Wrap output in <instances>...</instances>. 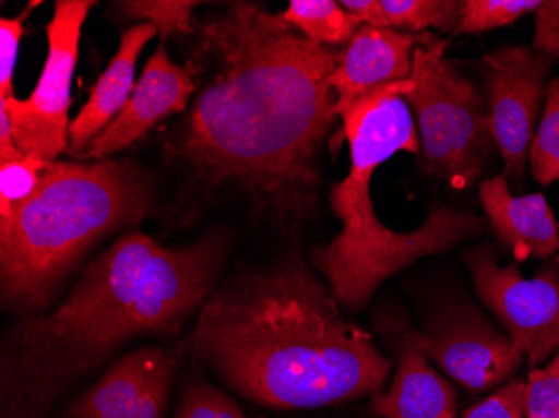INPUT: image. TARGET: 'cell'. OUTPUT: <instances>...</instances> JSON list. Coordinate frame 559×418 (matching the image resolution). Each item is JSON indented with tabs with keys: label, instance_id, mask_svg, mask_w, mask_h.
Segmentation results:
<instances>
[{
	"label": "cell",
	"instance_id": "6da1fadb",
	"mask_svg": "<svg viewBox=\"0 0 559 418\" xmlns=\"http://www.w3.org/2000/svg\"><path fill=\"white\" fill-rule=\"evenodd\" d=\"M342 49L307 39L282 12L226 5L201 25L200 52L215 74L176 154L210 188H235L278 222H304L322 184L323 141L341 119L330 77Z\"/></svg>",
	"mask_w": 559,
	"mask_h": 418
},
{
	"label": "cell",
	"instance_id": "7a4b0ae2",
	"mask_svg": "<svg viewBox=\"0 0 559 418\" xmlns=\"http://www.w3.org/2000/svg\"><path fill=\"white\" fill-rule=\"evenodd\" d=\"M223 238L166 248L119 238L49 313L24 317L2 342L0 418H49L59 398L138 336H175L212 294Z\"/></svg>",
	"mask_w": 559,
	"mask_h": 418
},
{
	"label": "cell",
	"instance_id": "3957f363",
	"mask_svg": "<svg viewBox=\"0 0 559 418\" xmlns=\"http://www.w3.org/2000/svg\"><path fill=\"white\" fill-rule=\"evenodd\" d=\"M191 345L226 385L272 408L373 397L392 370L298 254L216 290L201 307Z\"/></svg>",
	"mask_w": 559,
	"mask_h": 418
},
{
	"label": "cell",
	"instance_id": "277c9868",
	"mask_svg": "<svg viewBox=\"0 0 559 418\" xmlns=\"http://www.w3.org/2000/svg\"><path fill=\"white\" fill-rule=\"evenodd\" d=\"M411 87V80L377 87L338 116L350 146V171L330 187V207L342 229L312 251V260L332 297L348 310L366 307L385 279L419 258L444 253L486 228L479 216L445 206L432 207L426 222L407 232L388 228L376 215L370 200L376 169L399 151H420L416 122L402 97Z\"/></svg>",
	"mask_w": 559,
	"mask_h": 418
},
{
	"label": "cell",
	"instance_id": "5b68a950",
	"mask_svg": "<svg viewBox=\"0 0 559 418\" xmlns=\"http://www.w3.org/2000/svg\"><path fill=\"white\" fill-rule=\"evenodd\" d=\"M153 207L136 166L116 159L52 162L39 191L0 229V283L8 310L43 313L84 254Z\"/></svg>",
	"mask_w": 559,
	"mask_h": 418
},
{
	"label": "cell",
	"instance_id": "8992f818",
	"mask_svg": "<svg viewBox=\"0 0 559 418\" xmlns=\"http://www.w3.org/2000/svg\"><path fill=\"white\" fill-rule=\"evenodd\" d=\"M445 44L417 47L413 87L402 97L416 115L427 171L467 190L488 169L496 141L488 100L445 59Z\"/></svg>",
	"mask_w": 559,
	"mask_h": 418
},
{
	"label": "cell",
	"instance_id": "52a82bcc",
	"mask_svg": "<svg viewBox=\"0 0 559 418\" xmlns=\"http://www.w3.org/2000/svg\"><path fill=\"white\" fill-rule=\"evenodd\" d=\"M90 0H59L47 25V58L36 89L27 99L0 97L11 116L15 143L25 156L56 162L69 144L71 83Z\"/></svg>",
	"mask_w": 559,
	"mask_h": 418
},
{
	"label": "cell",
	"instance_id": "ba28073f",
	"mask_svg": "<svg viewBox=\"0 0 559 418\" xmlns=\"http://www.w3.org/2000/svg\"><path fill=\"white\" fill-rule=\"evenodd\" d=\"M551 58L533 47H502L483 58L486 100L504 176L516 191L524 188L531 143L546 99Z\"/></svg>",
	"mask_w": 559,
	"mask_h": 418
},
{
	"label": "cell",
	"instance_id": "9c48e42d",
	"mask_svg": "<svg viewBox=\"0 0 559 418\" xmlns=\"http://www.w3.org/2000/svg\"><path fill=\"white\" fill-rule=\"evenodd\" d=\"M480 300L501 320L533 367L559 350V270L539 268L524 278L516 265L501 268L495 250L483 244L466 254Z\"/></svg>",
	"mask_w": 559,
	"mask_h": 418
},
{
	"label": "cell",
	"instance_id": "30bf717a",
	"mask_svg": "<svg viewBox=\"0 0 559 418\" xmlns=\"http://www.w3.org/2000/svg\"><path fill=\"white\" fill-rule=\"evenodd\" d=\"M413 336L426 357L471 392H485L511 379L526 355L473 307L451 308Z\"/></svg>",
	"mask_w": 559,
	"mask_h": 418
},
{
	"label": "cell",
	"instance_id": "8fae6325",
	"mask_svg": "<svg viewBox=\"0 0 559 418\" xmlns=\"http://www.w3.org/2000/svg\"><path fill=\"white\" fill-rule=\"evenodd\" d=\"M187 345L124 355L59 418H165Z\"/></svg>",
	"mask_w": 559,
	"mask_h": 418
},
{
	"label": "cell",
	"instance_id": "7c38bea8",
	"mask_svg": "<svg viewBox=\"0 0 559 418\" xmlns=\"http://www.w3.org/2000/svg\"><path fill=\"white\" fill-rule=\"evenodd\" d=\"M194 75L193 64H175L162 44L147 59L128 103L78 162L106 159L136 143L169 115L185 111L197 91Z\"/></svg>",
	"mask_w": 559,
	"mask_h": 418
},
{
	"label": "cell",
	"instance_id": "4fadbf2b",
	"mask_svg": "<svg viewBox=\"0 0 559 418\" xmlns=\"http://www.w3.org/2000/svg\"><path fill=\"white\" fill-rule=\"evenodd\" d=\"M435 39L430 34L401 33L362 24L342 49L341 62L330 77V86L337 96V116L377 87L409 81L417 47Z\"/></svg>",
	"mask_w": 559,
	"mask_h": 418
},
{
	"label": "cell",
	"instance_id": "5bb4252c",
	"mask_svg": "<svg viewBox=\"0 0 559 418\" xmlns=\"http://www.w3.org/2000/svg\"><path fill=\"white\" fill-rule=\"evenodd\" d=\"M479 198L496 237L520 261L552 256L559 229L545 194L514 196L504 175L480 182Z\"/></svg>",
	"mask_w": 559,
	"mask_h": 418
},
{
	"label": "cell",
	"instance_id": "9a60e30c",
	"mask_svg": "<svg viewBox=\"0 0 559 418\" xmlns=\"http://www.w3.org/2000/svg\"><path fill=\"white\" fill-rule=\"evenodd\" d=\"M156 34L158 29L147 22H140L122 33L118 52L94 84L90 99L84 104L78 118L69 126V144L66 153L80 158L81 154L86 153L90 144L119 115L136 86L134 71L141 50Z\"/></svg>",
	"mask_w": 559,
	"mask_h": 418
},
{
	"label": "cell",
	"instance_id": "2e32d148",
	"mask_svg": "<svg viewBox=\"0 0 559 418\" xmlns=\"http://www.w3.org/2000/svg\"><path fill=\"white\" fill-rule=\"evenodd\" d=\"M372 410L384 418H457V392L430 369L413 332L401 342V360L388 392L372 397Z\"/></svg>",
	"mask_w": 559,
	"mask_h": 418
},
{
	"label": "cell",
	"instance_id": "e0dca14e",
	"mask_svg": "<svg viewBox=\"0 0 559 418\" xmlns=\"http://www.w3.org/2000/svg\"><path fill=\"white\" fill-rule=\"evenodd\" d=\"M312 43L326 47H345L354 39L362 22L334 0H292L282 12Z\"/></svg>",
	"mask_w": 559,
	"mask_h": 418
},
{
	"label": "cell",
	"instance_id": "ac0fdd59",
	"mask_svg": "<svg viewBox=\"0 0 559 418\" xmlns=\"http://www.w3.org/2000/svg\"><path fill=\"white\" fill-rule=\"evenodd\" d=\"M463 14L457 0H380V29L426 34L429 29L455 34Z\"/></svg>",
	"mask_w": 559,
	"mask_h": 418
},
{
	"label": "cell",
	"instance_id": "d6986e66",
	"mask_svg": "<svg viewBox=\"0 0 559 418\" xmlns=\"http://www.w3.org/2000/svg\"><path fill=\"white\" fill-rule=\"evenodd\" d=\"M50 163L36 156L0 165V229L12 225L17 213L39 191Z\"/></svg>",
	"mask_w": 559,
	"mask_h": 418
},
{
	"label": "cell",
	"instance_id": "ffe728a7",
	"mask_svg": "<svg viewBox=\"0 0 559 418\" xmlns=\"http://www.w3.org/2000/svg\"><path fill=\"white\" fill-rule=\"evenodd\" d=\"M531 175L543 187L559 181V80L546 91L545 109L530 150Z\"/></svg>",
	"mask_w": 559,
	"mask_h": 418
},
{
	"label": "cell",
	"instance_id": "44dd1931",
	"mask_svg": "<svg viewBox=\"0 0 559 418\" xmlns=\"http://www.w3.org/2000/svg\"><path fill=\"white\" fill-rule=\"evenodd\" d=\"M539 0H466L455 34H483L536 12Z\"/></svg>",
	"mask_w": 559,
	"mask_h": 418
},
{
	"label": "cell",
	"instance_id": "7402d4cb",
	"mask_svg": "<svg viewBox=\"0 0 559 418\" xmlns=\"http://www.w3.org/2000/svg\"><path fill=\"white\" fill-rule=\"evenodd\" d=\"M173 418H250L243 414L240 405L206 382L203 377L193 375L188 379L181 390L180 402Z\"/></svg>",
	"mask_w": 559,
	"mask_h": 418
},
{
	"label": "cell",
	"instance_id": "603a6c76",
	"mask_svg": "<svg viewBox=\"0 0 559 418\" xmlns=\"http://www.w3.org/2000/svg\"><path fill=\"white\" fill-rule=\"evenodd\" d=\"M119 11L128 19H140L155 25L162 39L173 33L190 34L191 15L198 2L190 0H131L119 2Z\"/></svg>",
	"mask_w": 559,
	"mask_h": 418
},
{
	"label": "cell",
	"instance_id": "cb8c5ba5",
	"mask_svg": "<svg viewBox=\"0 0 559 418\" xmlns=\"http://www.w3.org/2000/svg\"><path fill=\"white\" fill-rule=\"evenodd\" d=\"M526 418H559V350L546 369L527 377Z\"/></svg>",
	"mask_w": 559,
	"mask_h": 418
},
{
	"label": "cell",
	"instance_id": "d4e9b609",
	"mask_svg": "<svg viewBox=\"0 0 559 418\" xmlns=\"http://www.w3.org/2000/svg\"><path fill=\"white\" fill-rule=\"evenodd\" d=\"M526 415V382L511 380L491 397L464 411L463 418H524Z\"/></svg>",
	"mask_w": 559,
	"mask_h": 418
},
{
	"label": "cell",
	"instance_id": "484cf974",
	"mask_svg": "<svg viewBox=\"0 0 559 418\" xmlns=\"http://www.w3.org/2000/svg\"><path fill=\"white\" fill-rule=\"evenodd\" d=\"M29 11L15 19L0 21V97H14V69L19 44L24 36V22Z\"/></svg>",
	"mask_w": 559,
	"mask_h": 418
},
{
	"label": "cell",
	"instance_id": "4316f807",
	"mask_svg": "<svg viewBox=\"0 0 559 418\" xmlns=\"http://www.w3.org/2000/svg\"><path fill=\"white\" fill-rule=\"evenodd\" d=\"M535 40L533 49L543 55H559V0L542 2L535 12Z\"/></svg>",
	"mask_w": 559,
	"mask_h": 418
},
{
	"label": "cell",
	"instance_id": "83f0119b",
	"mask_svg": "<svg viewBox=\"0 0 559 418\" xmlns=\"http://www.w3.org/2000/svg\"><path fill=\"white\" fill-rule=\"evenodd\" d=\"M25 154L19 150L15 143L14 129H12L11 116L4 103H0V165L21 162Z\"/></svg>",
	"mask_w": 559,
	"mask_h": 418
},
{
	"label": "cell",
	"instance_id": "f1b7e54d",
	"mask_svg": "<svg viewBox=\"0 0 559 418\" xmlns=\"http://www.w3.org/2000/svg\"><path fill=\"white\" fill-rule=\"evenodd\" d=\"M555 265L558 266L559 270V254L555 258Z\"/></svg>",
	"mask_w": 559,
	"mask_h": 418
}]
</instances>
